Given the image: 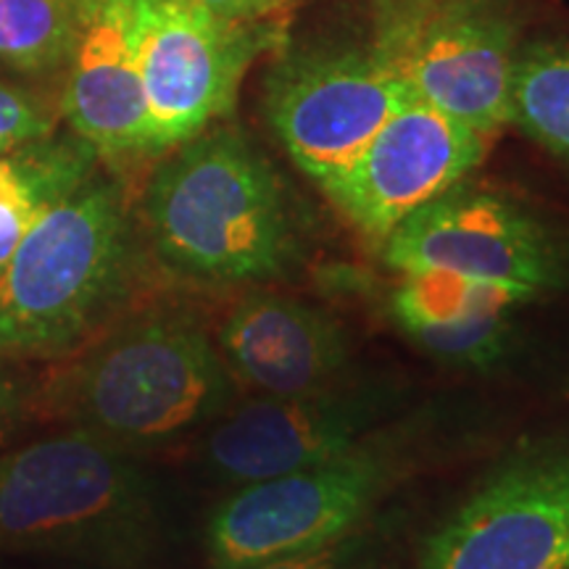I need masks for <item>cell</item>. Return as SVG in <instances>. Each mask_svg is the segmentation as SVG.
<instances>
[{"label":"cell","mask_w":569,"mask_h":569,"mask_svg":"<svg viewBox=\"0 0 569 569\" xmlns=\"http://www.w3.org/2000/svg\"><path fill=\"white\" fill-rule=\"evenodd\" d=\"M146 222L161 264L198 284L272 282L298 261L282 180L267 156L230 127H209L156 169Z\"/></svg>","instance_id":"cell-1"},{"label":"cell","mask_w":569,"mask_h":569,"mask_svg":"<svg viewBox=\"0 0 569 569\" xmlns=\"http://www.w3.org/2000/svg\"><path fill=\"white\" fill-rule=\"evenodd\" d=\"M232 386L196 317L151 311L61 359L32 403L119 448L156 446L222 417Z\"/></svg>","instance_id":"cell-2"},{"label":"cell","mask_w":569,"mask_h":569,"mask_svg":"<svg viewBox=\"0 0 569 569\" xmlns=\"http://www.w3.org/2000/svg\"><path fill=\"white\" fill-rule=\"evenodd\" d=\"M134 243L119 184L88 177L24 234L0 272V359L61 361L130 293Z\"/></svg>","instance_id":"cell-3"},{"label":"cell","mask_w":569,"mask_h":569,"mask_svg":"<svg viewBox=\"0 0 569 569\" xmlns=\"http://www.w3.org/2000/svg\"><path fill=\"white\" fill-rule=\"evenodd\" d=\"M153 536L151 488L109 440L69 427L0 457V549L134 567Z\"/></svg>","instance_id":"cell-4"},{"label":"cell","mask_w":569,"mask_h":569,"mask_svg":"<svg viewBox=\"0 0 569 569\" xmlns=\"http://www.w3.org/2000/svg\"><path fill=\"white\" fill-rule=\"evenodd\" d=\"M369 48L417 98L490 138L509 124V0H369Z\"/></svg>","instance_id":"cell-5"},{"label":"cell","mask_w":569,"mask_h":569,"mask_svg":"<svg viewBox=\"0 0 569 569\" xmlns=\"http://www.w3.org/2000/svg\"><path fill=\"white\" fill-rule=\"evenodd\" d=\"M396 475L393 448L367 438L322 465L238 486L206 525L211 567L251 569L336 543L361 528Z\"/></svg>","instance_id":"cell-6"},{"label":"cell","mask_w":569,"mask_h":569,"mask_svg":"<svg viewBox=\"0 0 569 569\" xmlns=\"http://www.w3.org/2000/svg\"><path fill=\"white\" fill-rule=\"evenodd\" d=\"M134 13L151 153L224 119L248 67L277 38L264 21L224 19L198 0H134Z\"/></svg>","instance_id":"cell-7"},{"label":"cell","mask_w":569,"mask_h":569,"mask_svg":"<svg viewBox=\"0 0 569 569\" xmlns=\"http://www.w3.org/2000/svg\"><path fill=\"white\" fill-rule=\"evenodd\" d=\"M398 274L448 272L536 301L567 280V251L528 209L498 193L453 184L382 240Z\"/></svg>","instance_id":"cell-8"},{"label":"cell","mask_w":569,"mask_h":569,"mask_svg":"<svg viewBox=\"0 0 569 569\" xmlns=\"http://www.w3.org/2000/svg\"><path fill=\"white\" fill-rule=\"evenodd\" d=\"M422 569H569V436L501 461L430 532Z\"/></svg>","instance_id":"cell-9"},{"label":"cell","mask_w":569,"mask_h":569,"mask_svg":"<svg viewBox=\"0 0 569 569\" xmlns=\"http://www.w3.org/2000/svg\"><path fill=\"white\" fill-rule=\"evenodd\" d=\"M409 92L372 48L306 51L269 74L264 113L290 161L325 188Z\"/></svg>","instance_id":"cell-10"},{"label":"cell","mask_w":569,"mask_h":569,"mask_svg":"<svg viewBox=\"0 0 569 569\" xmlns=\"http://www.w3.org/2000/svg\"><path fill=\"white\" fill-rule=\"evenodd\" d=\"M490 140L409 92L322 193L365 238L382 243L417 209L465 182L486 161Z\"/></svg>","instance_id":"cell-11"},{"label":"cell","mask_w":569,"mask_h":569,"mask_svg":"<svg viewBox=\"0 0 569 569\" xmlns=\"http://www.w3.org/2000/svg\"><path fill=\"white\" fill-rule=\"evenodd\" d=\"M377 401L365 393L322 390L259 396L219 417L206 438V461L234 486L272 480L322 465L367 440Z\"/></svg>","instance_id":"cell-12"},{"label":"cell","mask_w":569,"mask_h":569,"mask_svg":"<svg viewBox=\"0 0 569 569\" xmlns=\"http://www.w3.org/2000/svg\"><path fill=\"white\" fill-rule=\"evenodd\" d=\"M67 67L61 109L71 132L103 159L151 156L134 0H82Z\"/></svg>","instance_id":"cell-13"},{"label":"cell","mask_w":569,"mask_h":569,"mask_svg":"<svg viewBox=\"0 0 569 569\" xmlns=\"http://www.w3.org/2000/svg\"><path fill=\"white\" fill-rule=\"evenodd\" d=\"M217 346L234 382L259 396L322 393L348 365V340L336 319L280 293H251L234 303Z\"/></svg>","instance_id":"cell-14"},{"label":"cell","mask_w":569,"mask_h":569,"mask_svg":"<svg viewBox=\"0 0 569 569\" xmlns=\"http://www.w3.org/2000/svg\"><path fill=\"white\" fill-rule=\"evenodd\" d=\"M522 306L507 290L448 272L401 274L390 311L407 336L448 365H490Z\"/></svg>","instance_id":"cell-15"},{"label":"cell","mask_w":569,"mask_h":569,"mask_svg":"<svg viewBox=\"0 0 569 569\" xmlns=\"http://www.w3.org/2000/svg\"><path fill=\"white\" fill-rule=\"evenodd\" d=\"M96 159L77 134H51L0 156V272L42 213L96 174Z\"/></svg>","instance_id":"cell-16"},{"label":"cell","mask_w":569,"mask_h":569,"mask_svg":"<svg viewBox=\"0 0 569 569\" xmlns=\"http://www.w3.org/2000/svg\"><path fill=\"white\" fill-rule=\"evenodd\" d=\"M515 124L569 167V46L532 42L517 51L509 82Z\"/></svg>","instance_id":"cell-17"},{"label":"cell","mask_w":569,"mask_h":569,"mask_svg":"<svg viewBox=\"0 0 569 569\" xmlns=\"http://www.w3.org/2000/svg\"><path fill=\"white\" fill-rule=\"evenodd\" d=\"M82 0H0V63L21 74L67 67Z\"/></svg>","instance_id":"cell-18"},{"label":"cell","mask_w":569,"mask_h":569,"mask_svg":"<svg viewBox=\"0 0 569 569\" xmlns=\"http://www.w3.org/2000/svg\"><path fill=\"white\" fill-rule=\"evenodd\" d=\"M51 134L53 117L46 103L30 92L0 82V156Z\"/></svg>","instance_id":"cell-19"},{"label":"cell","mask_w":569,"mask_h":569,"mask_svg":"<svg viewBox=\"0 0 569 569\" xmlns=\"http://www.w3.org/2000/svg\"><path fill=\"white\" fill-rule=\"evenodd\" d=\"M251 569H369V549L361 530L336 540V543L319 546L315 551L293 553V557L264 561Z\"/></svg>","instance_id":"cell-20"},{"label":"cell","mask_w":569,"mask_h":569,"mask_svg":"<svg viewBox=\"0 0 569 569\" xmlns=\"http://www.w3.org/2000/svg\"><path fill=\"white\" fill-rule=\"evenodd\" d=\"M206 9H211L219 17L232 19V21H246V24H259L269 17L288 9L293 0H198Z\"/></svg>","instance_id":"cell-21"},{"label":"cell","mask_w":569,"mask_h":569,"mask_svg":"<svg viewBox=\"0 0 569 569\" xmlns=\"http://www.w3.org/2000/svg\"><path fill=\"white\" fill-rule=\"evenodd\" d=\"M27 403L30 401H27L21 380L6 367V359H0V440L9 436L21 411L27 409Z\"/></svg>","instance_id":"cell-22"}]
</instances>
